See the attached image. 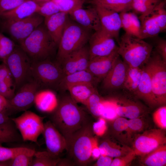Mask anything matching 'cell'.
Returning a JSON list of instances; mask_svg holds the SVG:
<instances>
[{
	"instance_id": "obj_1",
	"label": "cell",
	"mask_w": 166,
	"mask_h": 166,
	"mask_svg": "<svg viewBox=\"0 0 166 166\" xmlns=\"http://www.w3.org/2000/svg\"><path fill=\"white\" fill-rule=\"evenodd\" d=\"M51 113L50 121L65 137L67 147L73 136L89 121L86 113L70 95H65L58 100Z\"/></svg>"
},
{
	"instance_id": "obj_2",
	"label": "cell",
	"mask_w": 166,
	"mask_h": 166,
	"mask_svg": "<svg viewBox=\"0 0 166 166\" xmlns=\"http://www.w3.org/2000/svg\"><path fill=\"white\" fill-rule=\"evenodd\" d=\"M117 52L130 67H141L149 60L152 46L143 39L125 33L119 39Z\"/></svg>"
},
{
	"instance_id": "obj_3",
	"label": "cell",
	"mask_w": 166,
	"mask_h": 166,
	"mask_svg": "<svg viewBox=\"0 0 166 166\" xmlns=\"http://www.w3.org/2000/svg\"><path fill=\"white\" fill-rule=\"evenodd\" d=\"M19 45L32 61L48 59L57 46L49 34L44 22Z\"/></svg>"
},
{
	"instance_id": "obj_4",
	"label": "cell",
	"mask_w": 166,
	"mask_h": 166,
	"mask_svg": "<svg viewBox=\"0 0 166 166\" xmlns=\"http://www.w3.org/2000/svg\"><path fill=\"white\" fill-rule=\"evenodd\" d=\"M91 31L69 19L57 46L56 62L60 65L67 56L85 46Z\"/></svg>"
},
{
	"instance_id": "obj_5",
	"label": "cell",
	"mask_w": 166,
	"mask_h": 166,
	"mask_svg": "<svg viewBox=\"0 0 166 166\" xmlns=\"http://www.w3.org/2000/svg\"><path fill=\"white\" fill-rule=\"evenodd\" d=\"M91 123L89 121L73 136L66 151L74 164L87 165L90 162L94 137Z\"/></svg>"
},
{
	"instance_id": "obj_6",
	"label": "cell",
	"mask_w": 166,
	"mask_h": 166,
	"mask_svg": "<svg viewBox=\"0 0 166 166\" xmlns=\"http://www.w3.org/2000/svg\"><path fill=\"white\" fill-rule=\"evenodd\" d=\"M31 73V77L37 82L39 88L57 89L65 76L60 65L48 59L32 61Z\"/></svg>"
},
{
	"instance_id": "obj_7",
	"label": "cell",
	"mask_w": 166,
	"mask_h": 166,
	"mask_svg": "<svg viewBox=\"0 0 166 166\" xmlns=\"http://www.w3.org/2000/svg\"><path fill=\"white\" fill-rule=\"evenodd\" d=\"M150 74L152 91L157 106L166 103V62L155 51L147 62Z\"/></svg>"
},
{
	"instance_id": "obj_8",
	"label": "cell",
	"mask_w": 166,
	"mask_h": 166,
	"mask_svg": "<svg viewBox=\"0 0 166 166\" xmlns=\"http://www.w3.org/2000/svg\"><path fill=\"white\" fill-rule=\"evenodd\" d=\"M3 61L10 70L17 89L31 77L32 61L20 46L16 45L12 52Z\"/></svg>"
},
{
	"instance_id": "obj_9",
	"label": "cell",
	"mask_w": 166,
	"mask_h": 166,
	"mask_svg": "<svg viewBox=\"0 0 166 166\" xmlns=\"http://www.w3.org/2000/svg\"><path fill=\"white\" fill-rule=\"evenodd\" d=\"M45 118L26 110L20 116L11 119L19 131L22 140L39 144L38 139L43 130Z\"/></svg>"
},
{
	"instance_id": "obj_10",
	"label": "cell",
	"mask_w": 166,
	"mask_h": 166,
	"mask_svg": "<svg viewBox=\"0 0 166 166\" xmlns=\"http://www.w3.org/2000/svg\"><path fill=\"white\" fill-rule=\"evenodd\" d=\"M139 18L141 24V39L157 36L166 29L165 3H160L151 12Z\"/></svg>"
},
{
	"instance_id": "obj_11",
	"label": "cell",
	"mask_w": 166,
	"mask_h": 166,
	"mask_svg": "<svg viewBox=\"0 0 166 166\" xmlns=\"http://www.w3.org/2000/svg\"><path fill=\"white\" fill-rule=\"evenodd\" d=\"M44 19L43 17L36 13L14 21L3 20L2 26L12 38L20 44L44 22Z\"/></svg>"
},
{
	"instance_id": "obj_12",
	"label": "cell",
	"mask_w": 166,
	"mask_h": 166,
	"mask_svg": "<svg viewBox=\"0 0 166 166\" xmlns=\"http://www.w3.org/2000/svg\"><path fill=\"white\" fill-rule=\"evenodd\" d=\"M39 87L33 79L29 80L19 89L8 100L7 110L10 114L27 110L34 103L35 94Z\"/></svg>"
},
{
	"instance_id": "obj_13",
	"label": "cell",
	"mask_w": 166,
	"mask_h": 166,
	"mask_svg": "<svg viewBox=\"0 0 166 166\" xmlns=\"http://www.w3.org/2000/svg\"><path fill=\"white\" fill-rule=\"evenodd\" d=\"M164 130L160 128L151 129L138 136L134 140L132 149L136 156L142 157L159 146L165 144Z\"/></svg>"
},
{
	"instance_id": "obj_14",
	"label": "cell",
	"mask_w": 166,
	"mask_h": 166,
	"mask_svg": "<svg viewBox=\"0 0 166 166\" xmlns=\"http://www.w3.org/2000/svg\"><path fill=\"white\" fill-rule=\"evenodd\" d=\"M89 41L90 60L108 56L118 48L114 38L101 28L91 35Z\"/></svg>"
},
{
	"instance_id": "obj_15",
	"label": "cell",
	"mask_w": 166,
	"mask_h": 166,
	"mask_svg": "<svg viewBox=\"0 0 166 166\" xmlns=\"http://www.w3.org/2000/svg\"><path fill=\"white\" fill-rule=\"evenodd\" d=\"M45 141L47 151L52 156L58 157L67 145L64 136L50 120L44 123L42 133Z\"/></svg>"
},
{
	"instance_id": "obj_16",
	"label": "cell",
	"mask_w": 166,
	"mask_h": 166,
	"mask_svg": "<svg viewBox=\"0 0 166 166\" xmlns=\"http://www.w3.org/2000/svg\"><path fill=\"white\" fill-rule=\"evenodd\" d=\"M128 66L118 55L111 70L103 79L102 86L106 91H114L122 88Z\"/></svg>"
},
{
	"instance_id": "obj_17",
	"label": "cell",
	"mask_w": 166,
	"mask_h": 166,
	"mask_svg": "<svg viewBox=\"0 0 166 166\" xmlns=\"http://www.w3.org/2000/svg\"><path fill=\"white\" fill-rule=\"evenodd\" d=\"M115 103L119 117L132 119L140 117L148 112L147 108L136 101L122 95L111 98Z\"/></svg>"
},
{
	"instance_id": "obj_18",
	"label": "cell",
	"mask_w": 166,
	"mask_h": 166,
	"mask_svg": "<svg viewBox=\"0 0 166 166\" xmlns=\"http://www.w3.org/2000/svg\"><path fill=\"white\" fill-rule=\"evenodd\" d=\"M94 6L98 15L101 28L118 42L121 28L120 13L101 6Z\"/></svg>"
},
{
	"instance_id": "obj_19",
	"label": "cell",
	"mask_w": 166,
	"mask_h": 166,
	"mask_svg": "<svg viewBox=\"0 0 166 166\" xmlns=\"http://www.w3.org/2000/svg\"><path fill=\"white\" fill-rule=\"evenodd\" d=\"M73 20L82 26L96 31L101 28L98 13L95 7L77 9L69 14Z\"/></svg>"
},
{
	"instance_id": "obj_20",
	"label": "cell",
	"mask_w": 166,
	"mask_h": 166,
	"mask_svg": "<svg viewBox=\"0 0 166 166\" xmlns=\"http://www.w3.org/2000/svg\"><path fill=\"white\" fill-rule=\"evenodd\" d=\"M69 15L68 14L59 12L44 18V24L49 34L57 46L69 19Z\"/></svg>"
},
{
	"instance_id": "obj_21",
	"label": "cell",
	"mask_w": 166,
	"mask_h": 166,
	"mask_svg": "<svg viewBox=\"0 0 166 166\" xmlns=\"http://www.w3.org/2000/svg\"><path fill=\"white\" fill-rule=\"evenodd\" d=\"M117 49L108 56L90 60L87 70L100 81L103 80L111 70L118 55Z\"/></svg>"
},
{
	"instance_id": "obj_22",
	"label": "cell",
	"mask_w": 166,
	"mask_h": 166,
	"mask_svg": "<svg viewBox=\"0 0 166 166\" xmlns=\"http://www.w3.org/2000/svg\"><path fill=\"white\" fill-rule=\"evenodd\" d=\"M142 69L140 80L134 96L144 100L150 107H156L157 106L152 91L150 74L147 63L142 67Z\"/></svg>"
},
{
	"instance_id": "obj_23",
	"label": "cell",
	"mask_w": 166,
	"mask_h": 166,
	"mask_svg": "<svg viewBox=\"0 0 166 166\" xmlns=\"http://www.w3.org/2000/svg\"><path fill=\"white\" fill-rule=\"evenodd\" d=\"M40 5L32 0H26L14 9L2 13L0 17L7 21H14L37 13Z\"/></svg>"
},
{
	"instance_id": "obj_24",
	"label": "cell",
	"mask_w": 166,
	"mask_h": 166,
	"mask_svg": "<svg viewBox=\"0 0 166 166\" xmlns=\"http://www.w3.org/2000/svg\"><path fill=\"white\" fill-rule=\"evenodd\" d=\"M100 81L87 70L77 71L64 76L57 89L64 91L69 86L83 83L91 84L96 86Z\"/></svg>"
},
{
	"instance_id": "obj_25",
	"label": "cell",
	"mask_w": 166,
	"mask_h": 166,
	"mask_svg": "<svg viewBox=\"0 0 166 166\" xmlns=\"http://www.w3.org/2000/svg\"><path fill=\"white\" fill-rule=\"evenodd\" d=\"M58 100L55 93L49 89L38 91L36 93L34 104L41 112L52 113L57 108Z\"/></svg>"
},
{
	"instance_id": "obj_26",
	"label": "cell",
	"mask_w": 166,
	"mask_h": 166,
	"mask_svg": "<svg viewBox=\"0 0 166 166\" xmlns=\"http://www.w3.org/2000/svg\"><path fill=\"white\" fill-rule=\"evenodd\" d=\"M120 15L121 28L125 33L140 38L141 22L135 13L124 12L120 13Z\"/></svg>"
},
{
	"instance_id": "obj_27",
	"label": "cell",
	"mask_w": 166,
	"mask_h": 166,
	"mask_svg": "<svg viewBox=\"0 0 166 166\" xmlns=\"http://www.w3.org/2000/svg\"><path fill=\"white\" fill-rule=\"evenodd\" d=\"M96 86L93 84L83 83L75 84L68 87L70 95L77 103L85 105L88 100L95 91Z\"/></svg>"
},
{
	"instance_id": "obj_28",
	"label": "cell",
	"mask_w": 166,
	"mask_h": 166,
	"mask_svg": "<svg viewBox=\"0 0 166 166\" xmlns=\"http://www.w3.org/2000/svg\"><path fill=\"white\" fill-rule=\"evenodd\" d=\"M141 162L147 166H164L166 165V145H161L141 157Z\"/></svg>"
},
{
	"instance_id": "obj_29",
	"label": "cell",
	"mask_w": 166,
	"mask_h": 166,
	"mask_svg": "<svg viewBox=\"0 0 166 166\" xmlns=\"http://www.w3.org/2000/svg\"><path fill=\"white\" fill-rule=\"evenodd\" d=\"M18 130L11 118L0 124V145L5 143L18 142L22 140Z\"/></svg>"
},
{
	"instance_id": "obj_30",
	"label": "cell",
	"mask_w": 166,
	"mask_h": 166,
	"mask_svg": "<svg viewBox=\"0 0 166 166\" xmlns=\"http://www.w3.org/2000/svg\"><path fill=\"white\" fill-rule=\"evenodd\" d=\"M99 147L101 156H108L113 158L125 155L132 150L127 146L109 140L102 142Z\"/></svg>"
},
{
	"instance_id": "obj_31",
	"label": "cell",
	"mask_w": 166,
	"mask_h": 166,
	"mask_svg": "<svg viewBox=\"0 0 166 166\" xmlns=\"http://www.w3.org/2000/svg\"><path fill=\"white\" fill-rule=\"evenodd\" d=\"M89 2L94 6H99L120 13L132 9V0H91Z\"/></svg>"
},
{
	"instance_id": "obj_32",
	"label": "cell",
	"mask_w": 166,
	"mask_h": 166,
	"mask_svg": "<svg viewBox=\"0 0 166 166\" xmlns=\"http://www.w3.org/2000/svg\"><path fill=\"white\" fill-rule=\"evenodd\" d=\"M142 71L141 67H133L128 66L122 89L134 95L140 82Z\"/></svg>"
},
{
	"instance_id": "obj_33",
	"label": "cell",
	"mask_w": 166,
	"mask_h": 166,
	"mask_svg": "<svg viewBox=\"0 0 166 166\" xmlns=\"http://www.w3.org/2000/svg\"><path fill=\"white\" fill-rule=\"evenodd\" d=\"M35 151L28 148L11 158L0 161V166H30Z\"/></svg>"
},
{
	"instance_id": "obj_34",
	"label": "cell",
	"mask_w": 166,
	"mask_h": 166,
	"mask_svg": "<svg viewBox=\"0 0 166 166\" xmlns=\"http://www.w3.org/2000/svg\"><path fill=\"white\" fill-rule=\"evenodd\" d=\"M162 0H132V9L142 17L151 12Z\"/></svg>"
},
{
	"instance_id": "obj_35",
	"label": "cell",
	"mask_w": 166,
	"mask_h": 166,
	"mask_svg": "<svg viewBox=\"0 0 166 166\" xmlns=\"http://www.w3.org/2000/svg\"><path fill=\"white\" fill-rule=\"evenodd\" d=\"M60 158L50 155L47 151H35L30 166H57Z\"/></svg>"
},
{
	"instance_id": "obj_36",
	"label": "cell",
	"mask_w": 166,
	"mask_h": 166,
	"mask_svg": "<svg viewBox=\"0 0 166 166\" xmlns=\"http://www.w3.org/2000/svg\"><path fill=\"white\" fill-rule=\"evenodd\" d=\"M104 100L96 90L89 98L85 105L93 116L99 117L103 108Z\"/></svg>"
},
{
	"instance_id": "obj_37",
	"label": "cell",
	"mask_w": 166,
	"mask_h": 166,
	"mask_svg": "<svg viewBox=\"0 0 166 166\" xmlns=\"http://www.w3.org/2000/svg\"><path fill=\"white\" fill-rule=\"evenodd\" d=\"M60 12L69 15L74 10L82 7L85 0H52Z\"/></svg>"
},
{
	"instance_id": "obj_38",
	"label": "cell",
	"mask_w": 166,
	"mask_h": 166,
	"mask_svg": "<svg viewBox=\"0 0 166 166\" xmlns=\"http://www.w3.org/2000/svg\"><path fill=\"white\" fill-rule=\"evenodd\" d=\"M106 120L114 121L117 117L115 103L111 99L103 101V108L101 117Z\"/></svg>"
},
{
	"instance_id": "obj_39",
	"label": "cell",
	"mask_w": 166,
	"mask_h": 166,
	"mask_svg": "<svg viewBox=\"0 0 166 166\" xmlns=\"http://www.w3.org/2000/svg\"><path fill=\"white\" fill-rule=\"evenodd\" d=\"M16 45L14 42L1 34L0 36V58L2 60L13 51Z\"/></svg>"
},
{
	"instance_id": "obj_40",
	"label": "cell",
	"mask_w": 166,
	"mask_h": 166,
	"mask_svg": "<svg viewBox=\"0 0 166 166\" xmlns=\"http://www.w3.org/2000/svg\"><path fill=\"white\" fill-rule=\"evenodd\" d=\"M153 121L160 128L164 130L166 129V106H161L157 109L152 115Z\"/></svg>"
},
{
	"instance_id": "obj_41",
	"label": "cell",
	"mask_w": 166,
	"mask_h": 166,
	"mask_svg": "<svg viewBox=\"0 0 166 166\" xmlns=\"http://www.w3.org/2000/svg\"><path fill=\"white\" fill-rule=\"evenodd\" d=\"M27 148L22 147L8 148L0 145V161L8 160L25 151Z\"/></svg>"
},
{
	"instance_id": "obj_42",
	"label": "cell",
	"mask_w": 166,
	"mask_h": 166,
	"mask_svg": "<svg viewBox=\"0 0 166 166\" xmlns=\"http://www.w3.org/2000/svg\"><path fill=\"white\" fill-rule=\"evenodd\" d=\"M60 12L56 4L51 0L40 5L37 13L44 18L48 17Z\"/></svg>"
},
{
	"instance_id": "obj_43",
	"label": "cell",
	"mask_w": 166,
	"mask_h": 166,
	"mask_svg": "<svg viewBox=\"0 0 166 166\" xmlns=\"http://www.w3.org/2000/svg\"><path fill=\"white\" fill-rule=\"evenodd\" d=\"M144 127V123L139 117L130 119L128 121V128L126 135L130 139L132 135L141 131Z\"/></svg>"
},
{
	"instance_id": "obj_44",
	"label": "cell",
	"mask_w": 166,
	"mask_h": 166,
	"mask_svg": "<svg viewBox=\"0 0 166 166\" xmlns=\"http://www.w3.org/2000/svg\"><path fill=\"white\" fill-rule=\"evenodd\" d=\"M136 154L132 149L125 155L115 157L110 166H126L129 165L134 159Z\"/></svg>"
},
{
	"instance_id": "obj_45",
	"label": "cell",
	"mask_w": 166,
	"mask_h": 166,
	"mask_svg": "<svg viewBox=\"0 0 166 166\" xmlns=\"http://www.w3.org/2000/svg\"><path fill=\"white\" fill-rule=\"evenodd\" d=\"M15 88L13 82L0 81V94L8 100L11 99L14 95Z\"/></svg>"
},
{
	"instance_id": "obj_46",
	"label": "cell",
	"mask_w": 166,
	"mask_h": 166,
	"mask_svg": "<svg viewBox=\"0 0 166 166\" xmlns=\"http://www.w3.org/2000/svg\"><path fill=\"white\" fill-rule=\"evenodd\" d=\"M93 133L98 136H103L106 133L108 128L106 120L101 117L94 122L92 125Z\"/></svg>"
},
{
	"instance_id": "obj_47",
	"label": "cell",
	"mask_w": 166,
	"mask_h": 166,
	"mask_svg": "<svg viewBox=\"0 0 166 166\" xmlns=\"http://www.w3.org/2000/svg\"><path fill=\"white\" fill-rule=\"evenodd\" d=\"M26 0H0V15L15 8Z\"/></svg>"
},
{
	"instance_id": "obj_48",
	"label": "cell",
	"mask_w": 166,
	"mask_h": 166,
	"mask_svg": "<svg viewBox=\"0 0 166 166\" xmlns=\"http://www.w3.org/2000/svg\"><path fill=\"white\" fill-rule=\"evenodd\" d=\"M128 120L124 117H117L113 121L114 130L117 133H125L126 135L128 128Z\"/></svg>"
},
{
	"instance_id": "obj_49",
	"label": "cell",
	"mask_w": 166,
	"mask_h": 166,
	"mask_svg": "<svg viewBox=\"0 0 166 166\" xmlns=\"http://www.w3.org/2000/svg\"><path fill=\"white\" fill-rule=\"evenodd\" d=\"M156 37V38L154 40L155 52L166 62V40L161 38Z\"/></svg>"
},
{
	"instance_id": "obj_50",
	"label": "cell",
	"mask_w": 166,
	"mask_h": 166,
	"mask_svg": "<svg viewBox=\"0 0 166 166\" xmlns=\"http://www.w3.org/2000/svg\"><path fill=\"white\" fill-rule=\"evenodd\" d=\"M12 78L11 74L6 65L4 63L0 65V81Z\"/></svg>"
},
{
	"instance_id": "obj_51",
	"label": "cell",
	"mask_w": 166,
	"mask_h": 166,
	"mask_svg": "<svg viewBox=\"0 0 166 166\" xmlns=\"http://www.w3.org/2000/svg\"><path fill=\"white\" fill-rule=\"evenodd\" d=\"M113 158L108 156H101L97 160L95 166H110Z\"/></svg>"
},
{
	"instance_id": "obj_52",
	"label": "cell",
	"mask_w": 166,
	"mask_h": 166,
	"mask_svg": "<svg viewBox=\"0 0 166 166\" xmlns=\"http://www.w3.org/2000/svg\"><path fill=\"white\" fill-rule=\"evenodd\" d=\"M101 156L99 145L97 139L94 136L92 141L91 151V158L93 160H97Z\"/></svg>"
},
{
	"instance_id": "obj_53",
	"label": "cell",
	"mask_w": 166,
	"mask_h": 166,
	"mask_svg": "<svg viewBox=\"0 0 166 166\" xmlns=\"http://www.w3.org/2000/svg\"><path fill=\"white\" fill-rule=\"evenodd\" d=\"M8 100L0 94V112L7 110Z\"/></svg>"
},
{
	"instance_id": "obj_54",
	"label": "cell",
	"mask_w": 166,
	"mask_h": 166,
	"mask_svg": "<svg viewBox=\"0 0 166 166\" xmlns=\"http://www.w3.org/2000/svg\"><path fill=\"white\" fill-rule=\"evenodd\" d=\"M10 115L7 110L0 112V124H1L10 120Z\"/></svg>"
},
{
	"instance_id": "obj_55",
	"label": "cell",
	"mask_w": 166,
	"mask_h": 166,
	"mask_svg": "<svg viewBox=\"0 0 166 166\" xmlns=\"http://www.w3.org/2000/svg\"><path fill=\"white\" fill-rule=\"evenodd\" d=\"M40 5L51 0H32Z\"/></svg>"
},
{
	"instance_id": "obj_56",
	"label": "cell",
	"mask_w": 166,
	"mask_h": 166,
	"mask_svg": "<svg viewBox=\"0 0 166 166\" xmlns=\"http://www.w3.org/2000/svg\"><path fill=\"white\" fill-rule=\"evenodd\" d=\"M1 34L0 33V36L1 35Z\"/></svg>"
},
{
	"instance_id": "obj_57",
	"label": "cell",
	"mask_w": 166,
	"mask_h": 166,
	"mask_svg": "<svg viewBox=\"0 0 166 166\" xmlns=\"http://www.w3.org/2000/svg\"><path fill=\"white\" fill-rule=\"evenodd\" d=\"M90 0H89V1H90Z\"/></svg>"
},
{
	"instance_id": "obj_58",
	"label": "cell",
	"mask_w": 166,
	"mask_h": 166,
	"mask_svg": "<svg viewBox=\"0 0 166 166\" xmlns=\"http://www.w3.org/2000/svg\"></svg>"
}]
</instances>
